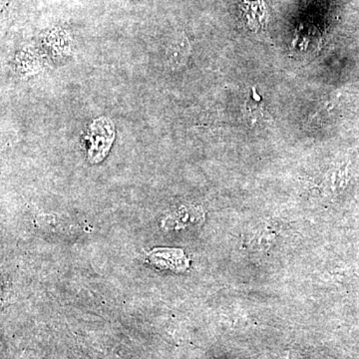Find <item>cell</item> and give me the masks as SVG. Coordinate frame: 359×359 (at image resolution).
I'll list each match as a JSON object with an SVG mask.
<instances>
[{
	"label": "cell",
	"mask_w": 359,
	"mask_h": 359,
	"mask_svg": "<svg viewBox=\"0 0 359 359\" xmlns=\"http://www.w3.org/2000/svg\"><path fill=\"white\" fill-rule=\"evenodd\" d=\"M189 49H190V45L186 39L180 40L177 43L172 45L168 52V58L171 65L180 66L182 63L185 62L189 55Z\"/></svg>",
	"instance_id": "cell-2"
},
{
	"label": "cell",
	"mask_w": 359,
	"mask_h": 359,
	"mask_svg": "<svg viewBox=\"0 0 359 359\" xmlns=\"http://www.w3.org/2000/svg\"><path fill=\"white\" fill-rule=\"evenodd\" d=\"M152 252L155 256L149 255V257L157 259V261H154L157 266L163 264L164 268L173 269H186L188 266L187 259L181 250H154Z\"/></svg>",
	"instance_id": "cell-1"
}]
</instances>
